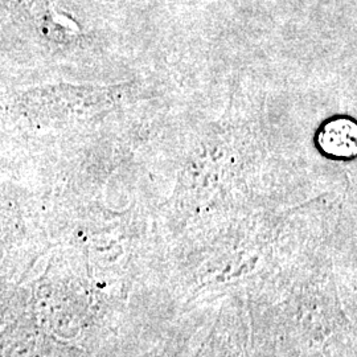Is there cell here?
<instances>
[{"instance_id": "obj_1", "label": "cell", "mask_w": 357, "mask_h": 357, "mask_svg": "<svg viewBox=\"0 0 357 357\" xmlns=\"http://www.w3.org/2000/svg\"><path fill=\"white\" fill-rule=\"evenodd\" d=\"M320 146L333 156H354L356 153V125L348 119L330 122L320 132Z\"/></svg>"}]
</instances>
